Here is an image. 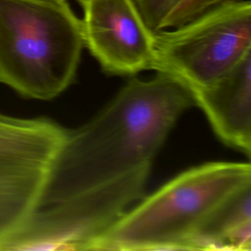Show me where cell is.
Segmentation results:
<instances>
[{
	"instance_id": "3957f363",
	"label": "cell",
	"mask_w": 251,
	"mask_h": 251,
	"mask_svg": "<svg viewBox=\"0 0 251 251\" xmlns=\"http://www.w3.org/2000/svg\"><path fill=\"white\" fill-rule=\"evenodd\" d=\"M250 184L249 163L193 167L139 200L89 250H188L192 235L211 212Z\"/></svg>"
},
{
	"instance_id": "7c38bea8",
	"label": "cell",
	"mask_w": 251,
	"mask_h": 251,
	"mask_svg": "<svg viewBox=\"0 0 251 251\" xmlns=\"http://www.w3.org/2000/svg\"><path fill=\"white\" fill-rule=\"evenodd\" d=\"M149 29L162 30L164 20L180 0H133Z\"/></svg>"
},
{
	"instance_id": "52a82bcc",
	"label": "cell",
	"mask_w": 251,
	"mask_h": 251,
	"mask_svg": "<svg viewBox=\"0 0 251 251\" xmlns=\"http://www.w3.org/2000/svg\"><path fill=\"white\" fill-rule=\"evenodd\" d=\"M195 105L226 145L251 154V54L215 82L190 90Z\"/></svg>"
},
{
	"instance_id": "6da1fadb",
	"label": "cell",
	"mask_w": 251,
	"mask_h": 251,
	"mask_svg": "<svg viewBox=\"0 0 251 251\" xmlns=\"http://www.w3.org/2000/svg\"><path fill=\"white\" fill-rule=\"evenodd\" d=\"M194 105L187 87L168 75L131 78L95 117L67 130L37 206L62 203L151 171L175 124Z\"/></svg>"
},
{
	"instance_id": "8992f818",
	"label": "cell",
	"mask_w": 251,
	"mask_h": 251,
	"mask_svg": "<svg viewBox=\"0 0 251 251\" xmlns=\"http://www.w3.org/2000/svg\"><path fill=\"white\" fill-rule=\"evenodd\" d=\"M84 46L104 72L132 75L154 70V33L133 0H76Z\"/></svg>"
},
{
	"instance_id": "7a4b0ae2",
	"label": "cell",
	"mask_w": 251,
	"mask_h": 251,
	"mask_svg": "<svg viewBox=\"0 0 251 251\" xmlns=\"http://www.w3.org/2000/svg\"><path fill=\"white\" fill-rule=\"evenodd\" d=\"M84 47L68 0H0V82L50 100L75 79Z\"/></svg>"
},
{
	"instance_id": "30bf717a",
	"label": "cell",
	"mask_w": 251,
	"mask_h": 251,
	"mask_svg": "<svg viewBox=\"0 0 251 251\" xmlns=\"http://www.w3.org/2000/svg\"><path fill=\"white\" fill-rule=\"evenodd\" d=\"M188 250H251V184L211 212L192 235Z\"/></svg>"
},
{
	"instance_id": "ba28073f",
	"label": "cell",
	"mask_w": 251,
	"mask_h": 251,
	"mask_svg": "<svg viewBox=\"0 0 251 251\" xmlns=\"http://www.w3.org/2000/svg\"><path fill=\"white\" fill-rule=\"evenodd\" d=\"M52 166L0 163V250L36 209Z\"/></svg>"
},
{
	"instance_id": "9c48e42d",
	"label": "cell",
	"mask_w": 251,
	"mask_h": 251,
	"mask_svg": "<svg viewBox=\"0 0 251 251\" xmlns=\"http://www.w3.org/2000/svg\"><path fill=\"white\" fill-rule=\"evenodd\" d=\"M67 129L49 119H20L0 114V163L53 165Z\"/></svg>"
},
{
	"instance_id": "8fae6325",
	"label": "cell",
	"mask_w": 251,
	"mask_h": 251,
	"mask_svg": "<svg viewBox=\"0 0 251 251\" xmlns=\"http://www.w3.org/2000/svg\"><path fill=\"white\" fill-rule=\"evenodd\" d=\"M234 0H180L164 20L162 30L183 25L205 11Z\"/></svg>"
},
{
	"instance_id": "277c9868",
	"label": "cell",
	"mask_w": 251,
	"mask_h": 251,
	"mask_svg": "<svg viewBox=\"0 0 251 251\" xmlns=\"http://www.w3.org/2000/svg\"><path fill=\"white\" fill-rule=\"evenodd\" d=\"M154 70L193 90L212 84L251 54V2L215 6L154 33Z\"/></svg>"
},
{
	"instance_id": "5b68a950",
	"label": "cell",
	"mask_w": 251,
	"mask_h": 251,
	"mask_svg": "<svg viewBox=\"0 0 251 251\" xmlns=\"http://www.w3.org/2000/svg\"><path fill=\"white\" fill-rule=\"evenodd\" d=\"M149 175V170L138 171L71 200L37 206L2 250H89L144 197Z\"/></svg>"
}]
</instances>
